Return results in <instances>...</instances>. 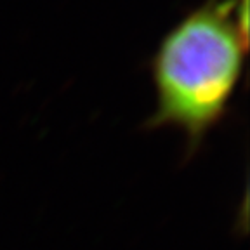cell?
Returning a JSON list of instances; mask_svg holds the SVG:
<instances>
[{"mask_svg": "<svg viewBox=\"0 0 250 250\" xmlns=\"http://www.w3.org/2000/svg\"><path fill=\"white\" fill-rule=\"evenodd\" d=\"M234 7V0H210L167 33L153 59V127L174 125L196 145L221 120L247 47V23Z\"/></svg>", "mask_w": 250, "mask_h": 250, "instance_id": "6da1fadb", "label": "cell"}]
</instances>
